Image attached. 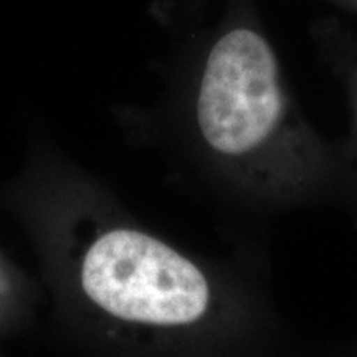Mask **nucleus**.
<instances>
[{"label": "nucleus", "mask_w": 357, "mask_h": 357, "mask_svg": "<svg viewBox=\"0 0 357 357\" xmlns=\"http://www.w3.org/2000/svg\"><path fill=\"white\" fill-rule=\"evenodd\" d=\"M192 124L253 247L276 218L337 207L357 223V166L312 126L284 78L258 0H227L199 45Z\"/></svg>", "instance_id": "obj_1"}, {"label": "nucleus", "mask_w": 357, "mask_h": 357, "mask_svg": "<svg viewBox=\"0 0 357 357\" xmlns=\"http://www.w3.org/2000/svg\"><path fill=\"white\" fill-rule=\"evenodd\" d=\"M307 33L319 63L346 91L351 128L344 142L357 166V25L341 15H319Z\"/></svg>", "instance_id": "obj_2"}, {"label": "nucleus", "mask_w": 357, "mask_h": 357, "mask_svg": "<svg viewBox=\"0 0 357 357\" xmlns=\"http://www.w3.org/2000/svg\"><path fill=\"white\" fill-rule=\"evenodd\" d=\"M316 2L326 3V6L336 8L341 13L357 19V0H316Z\"/></svg>", "instance_id": "obj_3"}, {"label": "nucleus", "mask_w": 357, "mask_h": 357, "mask_svg": "<svg viewBox=\"0 0 357 357\" xmlns=\"http://www.w3.org/2000/svg\"><path fill=\"white\" fill-rule=\"evenodd\" d=\"M207 2L208 0H178L176 7H181L182 10H185V8H192V10L197 12L199 8H202Z\"/></svg>", "instance_id": "obj_4"}, {"label": "nucleus", "mask_w": 357, "mask_h": 357, "mask_svg": "<svg viewBox=\"0 0 357 357\" xmlns=\"http://www.w3.org/2000/svg\"><path fill=\"white\" fill-rule=\"evenodd\" d=\"M344 354H347V356H357V339L354 342H352V344H349L347 347H344Z\"/></svg>", "instance_id": "obj_5"}]
</instances>
